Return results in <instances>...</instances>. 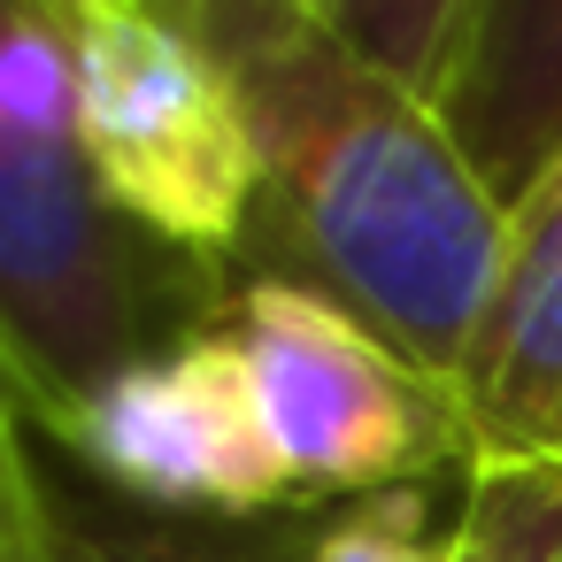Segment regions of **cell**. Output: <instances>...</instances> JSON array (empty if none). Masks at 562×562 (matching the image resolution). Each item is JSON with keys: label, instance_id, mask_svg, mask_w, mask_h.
<instances>
[{"label": "cell", "instance_id": "obj_1", "mask_svg": "<svg viewBox=\"0 0 562 562\" xmlns=\"http://www.w3.org/2000/svg\"><path fill=\"white\" fill-rule=\"evenodd\" d=\"M193 32L224 55L262 155L247 270L331 293L424 378L454 385L501 278L508 209L439 109L316 16H193Z\"/></svg>", "mask_w": 562, "mask_h": 562}, {"label": "cell", "instance_id": "obj_2", "mask_svg": "<svg viewBox=\"0 0 562 562\" xmlns=\"http://www.w3.org/2000/svg\"><path fill=\"white\" fill-rule=\"evenodd\" d=\"M247 270L124 216L78 124V24L9 0L0 32V362L9 416L70 424L109 378L216 331Z\"/></svg>", "mask_w": 562, "mask_h": 562}, {"label": "cell", "instance_id": "obj_3", "mask_svg": "<svg viewBox=\"0 0 562 562\" xmlns=\"http://www.w3.org/2000/svg\"><path fill=\"white\" fill-rule=\"evenodd\" d=\"M224 331L239 339L293 508L424 485L431 462H462L454 385L424 378L385 331H370L331 293L278 270H247L224 308Z\"/></svg>", "mask_w": 562, "mask_h": 562}, {"label": "cell", "instance_id": "obj_4", "mask_svg": "<svg viewBox=\"0 0 562 562\" xmlns=\"http://www.w3.org/2000/svg\"><path fill=\"white\" fill-rule=\"evenodd\" d=\"M78 124L124 216L170 247L247 270L262 155L224 55L186 16H86Z\"/></svg>", "mask_w": 562, "mask_h": 562}, {"label": "cell", "instance_id": "obj_5", "mask_svg": "<svg viewBox=\"0 0 562 562\" xmlns=\"http://www.w3.org/2000/svg\"><path fill=\"white\" fill-rule=\"evenodd\" d=\"M109 493L155 516H262L293 508L285 462L262 431L239 339L193 331L186 347L109 378L70 424L40 431Z\"/></svg>", "mask_w": 562, "mask_h": 562}, {"label": "cell", "instance_id": "obj_6", "mask_svg": "<svg viewBox=\"0 0 562 562\" xmlns=\"http://www.w3.org/2000/svg\"><path fill=\"white\" fill-rule=\"evenodd\" d=\"M462 477L562 462V162L508 209L477 339L454 370Z\"/></svg>", "mask_w": 562, "mask_h": 562}, {"label": "cell", "instance_id": "obj_7", "mask_svg": "<svg viewBox=\"0 0 562 562\" xmlns=\"http://www.w3.org/2000/svg\"><path fill=\"white\" fill-rule=\"evenodd\" d=\"M431 109L485 193L516 209L562 162V0H470Z\"/></svg>", "mask_w": 562, "mask_h": 562}, {"label": "cell", "instance_id": "obj_8", "mask_svg": "<svg viewBox=\"0 0 562 562\" xmlns=\"http://www.w3.org/2000/svg\"><path fill=\"white\" fill-rule=\"evenodd\" d=\"M0 562H239L155 524L93 516L47 462L24 416H0Z\"/></svg>", "mask_w": 562, "mask_h": 562}, {"label": "cell", "instance_id": "obj_9", "mask_svg": "<svg viewBox=\"0 0 562 562\" xmlns=\"http://www.w3.org/2000/svg\"><path fill=\"white\" fill-rule=\"evenodd\" d=\"M454 562H562V462L470 470L454 508Z\"/></svg>", "mask_w": 562, "mask_h": 562}, {"label": "cell", "instance_id": "obj_10", "mask_svg": "<svg viewBox=\"0 0 562 562\" xmlns=\"http://www.w3.org/2000/svg\"><path fill=\"white\" fill-rule=\"evenodd\" d=\"M462 9L470 0H324V32L339 47H355L370 70L401 78L408 93L431 101L439 70H447V47L462 32Z\"/></svg>", "mask_w": 562, "mask_h": 562}, {"label": "cell", "instance_id": "obj_11", "mask_svg": "<svg viewBox=\"0 0 562 562\" xmlns=\"http://www.w3.org/2000/svg\"><path fill=\"white\" fill-rule=\"evenodd\" d=\"M293 562H454V524L439 531L424 485H385L347 501Z\"/></svg>", "mask_w": 562, "mask_h": 562}, {"label": "cell", "instance_id": "obj_12", "mask_svg": "<svg viewBox=\"0 0 562 562\" xmlns=\"http://www.w3.org/2000/svg\"><path fill=\"white\" fill-rule=\"evenodd\" d=\"M55 9L70 24H86V16H186L193 24V0H55Z\"/></svg>", "mask_w": 562, "mask_h": 562}, {"label": "cell", "instance_id": "obj_13", "mask_svg": "<svg viewBox=\"0 0 562 562\" xmlns=\"http://www.w3.org/2000/svg\"><path fill=\"white\" fill-rule=\"evenodd\" d=\"M193 16H324V0H193Z\"/></svg>", "mask_w": 562, "mask_h": 562}]
</instances>
